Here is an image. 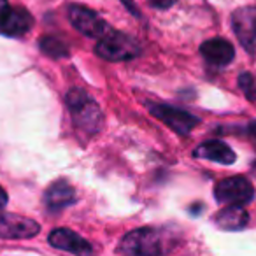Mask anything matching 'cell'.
<instances>
[{
    "instance_id": "2",
    "label": "cell",
    "mask_w": 256,
    "mask_h": 256,
    "mask_svg": "<svg viewBox=\"0 0 256 256\" xmlns=\"http://www.w3.org/2000/svg\"><path fill=\"white\" fill-rule=\"evenodd\" d=\"M67 106L76 126L90 136L98 132L102 126V110L88 93L78 88L70 90L67 93Z\"/></svg>"
},
{
    "instance_id": "10",
    "label": "cell",
    "mask_w": 256,
    "mask_h": 256,
    "mask_svg": "<svg viewBox=\"0 0 256 256\" xmlns=\"http://www.w3.org/2000/svg\"><path fill=\"white\" fill-rule=\"evenodd\" d=\"M34 25V18L25 8H11L0 16V34L9 37H23L30 32Z\"/></svg>"
},
{
    "instance_id": "14",
    "label": "cell",
    "mask_w": 256,
    "mask_h": 256,
    "mask_svg": "<svg viewBox=\"0 0 256 256\" xmlns=\"http://www.w3.org/2000/svg\"><path fill=\"white\" fill-rule=\"evenodd\" d=\"M214 221H216V224L221 230L237 232L246 228V224L249 223V214L248 210L238 206H226L216 214Z\"/></svg>"
},
{
    "instance_id": "7",
    "label": "cell",
    "mask_w": 256,
    "mask_h": 256,
    "mask_svg": "<svg viewBox=\"0 0 256 256\" xmlns=\"http://www.w3.org/2000/svg\"><path fill=\"white\" fill-rule=\"evenodd\" d=\"M232 26L240 44L252 53L256 48V8H240L232 14Z\"/></svg>"
},
{
    "instance_id": "11",
    "label": "cell",
    "mask_w": 256,
    "mask_h": 256,
    "mask_svg": "<svg viewBox=\"0 0 256 256\" xmlns=\"http://www.w3.org/2000/svg\"><path fill=\"white\" fill-rule=\"evenodd\" d=\"M200 53L209 64L216 65V67H224V65L232 64L235 56V50L226 39L221 37H214L209 39L200 46Z\"/></svg>"
},
{
    "instance_id": "19",
    "label": "cell",
    "mask_w": 256,
    "mask_h": 256,
    "mask_svg": "<svg viewBox=\"0 0 256 256\" xmlns=\"http://www.w3.org/2000/svg\"><path fill=\"white\" fill-rule=\"evenodd\" d=\"M6 204H8V193H6V190L0 186V209L6 207Z\"/></svg>"
},
{
    "instance_id": "16",
    "label": "cell",
    "mask_w": 256,
    "mask_h": 256,
    "mask_svg": "<svg viewBox=\"0 0 256 256\" xmlns=\"http://www.w3.org/2000/svg\"><path fill=\"white\" fill-rule=\"evenodd\" d=\"M238 86H240V90L244 92V95L248 96L249 100H256V81L251 74H248V72L240 74V78H238Z\"/></svg>"
},
{
    "instance_id": "1",
    "label": "cell",
    "mask_w": 256,
    "mask_h": 256,
    "mask_svg": "<svg viewBox=\"0 0 256 256\" xmlns=\"http://www.w3.org/2000/svg\"><path fill=\"white\" fill-rule=\"evenodd\" d=\"M178 237L162 228H137L123 237L120 251L130 256H164L178 248Z\"/></svg>"
},
{
    "instance_id": "17",
    "label": "cell",
    "mask_w": 256,
    "mask_h": 256,
    "mask_svg": "<svg viewBox=\"0 0 256 256\" xmlns=\"http://www.w3.org/2000/svg\"><path fill=\"white\" fill-rule=\"evenodd\" d=\"M178 0H150V4L156 9H168L176 4Z\"/></svg>"
},
{
    "instance_id": "6",
    "label": "cell",
    "mask_w": 256,
    "mask_h": 256,
    "mask_svg": "<svg viewBox=\"0 0 256 256\" xmlns=\"http://www.w3.org/2000/svg\"><path fill=\"white\" fill-rule=\"evenodd\" d=\"M151 114L160 121H164L167 126H170L179 136H188L193 128L200 123V120L196 116L170 106H151Z\"/></svg>"
},
{
    "instance_id": "4",
    "label": "cell",
    "mask_w": 256,
    "mask_h": 256,
    "mask_svg": "<svg viewBox=\"0 0 256 256\" xmlns=\"http://www.w3.org/2000/svg\"><path fill=\"white\" fill-rule=\"evenodd\" d=\"M216 200L224 206H246L254 198V188L242 176H232L220 181L214 188Z\"/></svg>"
},
{
    "instance_id": "9",
    "label": "cell",
    "mask_w": 256,
    "mask_h": 256,
    "mask_svg": "<svg viewBox=\"0 0 256 256\" xmlns=\"http://www.w3.org/2000/svg\"><path fill=\"white\" fill-rule=\"evenodd\" d=\"M50 244L62 251L72 252L76 256H93V248L86 238H82L79 234L68 230V228H56L48 237Z\"/></svg>"
},
{
    "instance_id": "15",
    "label": "cell",
    "mask_w": 256,
    "mask_h": 256,
    "mask_svg": "<svg viewBox=\"0 0 256 256\" xmlns=\"http://www.w3.org/2000/svg\"><path fill=\"white\" fill-rule=\"evenodd\" d=\"M40 50L48 54V56H53V58H64L68 54V48L64 44V40L56 39V37H51V36H46L40 39L39 42Z\"/></svg>"
},
{
    "instance_id": "5",
    "label": "cell",
    "mask_w": 256,
    "mask_h": 256,
    "mask_svg": "<svg viewBox=\"0 0 256 256\" xmlns=\"http://www.w3.org/2000/svg\"><path fill=\"white\" fill-rule=\"evenodd\" d=\"M68 20L76 26V30H79L82 36L92 37V39L100 40L110 34L109 25L96 12H93L92 9L82 8V6L68 8Z\"/></svg>"
},
{
    "instance_id": "13",
    "label": "cell",
    "mask_w": 256,
    "mask_h": 256,
    "mask_svg": "<svg viewBox=\"0 0 256 256\" xmlns=\"http://www.w3.org/2000/svg\"><path fill=\"white\" fill-rule=\"evenodd\" d=\"M195 156L204 158V160L216 162V164H223V165H232L237 160L234 150H232L228 144L221 142V140H209V142L200 144L195 150Z\"/></svg>"
},
{
    "instance_id": "8",
    "label": "cell",
    "mask_w": 256,
    "mask_h": 256,
    "mask_svg": "<svg viewBox=\"0 0 256 256\" xmlns=\"http://www.w3.org/2000/svg\"><path fill=\"white\" fill-rule=\"evenodd\" d=\"M40 232L37 221L18 214L0 212V238H30Z\"/></svg>"
},
{
    "instance_id": "12",
    "label": "cell",
    "mask_w": 256,
    "mask_h": 256,
    "mask_svg": "<svg viewBox=\"0 0 256 256\" xmlns=\"http://www.w3.org/2000/svg\"><path fill=\"white\" fill-rule=\"evenodd\" d=\"M44 202L48 209L60 210L64 207H68L76 202V190L72 184H68L65 179L54 181L44 193Z\"/></svg>"
},
{
    "instance_id": "18",
    "label": "cell",
    "mask_w": 256,
    "mask_h": 256,
    "mask_svg": "<svg viewBox=\"0 0 256 256\" xmlns=\"http://www.w3.org/2000/svg\"><path fill=\"white\" fill-rule=\"evenodd\" d=\"M248 132H249V137L252 139V144H254V148H256V121H251V123H249Z\"/></svg>"
},
{
    "instance_id": "20",
    "label": "cell",
    "mask_w": 256,
    "mask_h": 256,
    "mask_svg": "<svg viewBox=\"0 0 256 256\" xmlns=\"http://www.w3.org/2000/svg\"><path fill=\"white\" fill-rule=\"evenodd\" d=\"M9 9V4H8V0H0V16L4 14L6 11Z\"/></svg>"
},
{
    "instance_id": "3",
    "label": "cell",
    "mask_w": 256,
    "mask_h": 256,
    "mask_svg": "<svg viewBox=\"0 0 256 256\" xmlns=\"http://www.w3.org/2000/svg\"><path fill=\"white\" fill-rule=\"evenodd\" d=\"M95 53L100 58L109 62H123L128 58H136L140 53V46L132 39L120 32H110L95 46Z\"/></svg>"
}]
</instances>
